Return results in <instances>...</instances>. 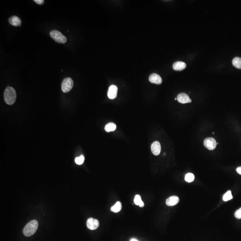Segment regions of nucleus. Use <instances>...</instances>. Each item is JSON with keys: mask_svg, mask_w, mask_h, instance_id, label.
<instances>
[{"mask_svg": "<svg viewBox=\"0 0 241 241\" xmlns=\"http://www.w3.org/2000/svg\"><path fill=\"white\" fill-rule=\"evenodd\" d=\"M122 209V204L120 201L116 202V204L111 208V211L114 213H118Z\"/></svg>", "mask_w": 241, "mask_h": 241, "instance_id": "obj_16", "label": "nucleus"}, {"mask_svg": "<svg viewBox=\"0 0 241 241\" xmlns=\"http://www.w3.org/2000/svg\"><path fill=\"white\" fill-rule=\"evenodd\" d=\"M194 179V175L191 173H188L185 175V180L187 182L191 183L193 181Z\"/></svg>", "mask_w": 241, "mask_h": 241, "instance_id": "obj_18", "label": "nucleus"}, {"mask_svg": "<svg viewBox=\"0 0 241 241\" xmlns=\"http://www.w3.org/2000/svg\"><path fill=\"white\" fill-rule=\"evenodd\" d=\"M232 64L233 66L238 69H241V58L235 57L233 60Z\"/></svg>", "mask_w": 241, "mask_h": 241, "instance_id": "obj_17", "label": "nucleus"}, {"mask_svg": "<svg viewBox=\"0 0 241 241\" xmlns=\"http://www.w3.org/2000/svg\"><path fill=\"white\" fill-rule=\"evenodd\" d=\"M50 37L57 43H65L67 41L65 36H64L61 32L56 30L51 31L50 33Z\"/></svg>", "mask_w": 241, "mask_h": 241, "instance_id": "obj_3", "label": "nucleus"}, {"mask_svg": "<svg viewBox=\"0 0 241 241\" xmlns=\"http://www.w3.org/2000/svg\"><path fill=\"white\" fill-rule=\"evenodd\" d=\"M160 144L158 141H155L153 142L151 146V151L152 153L155 156H157L160 155L161 152Z\"/></svg>", "mask_w": 241, "mask_h": 241, "instance_id": "obj_9", "label": "nucleus"}, {"mask_svg": "<svg viewBox=\"0 0 241 241\" xmlns=\"http://www.w3.org/2000/svg\"><path fill=\"white\" fill-rule=\"evenodd\" d=\"M204 145L209 150H213L216 147L217 142L214 138H208L205 139Z\"/></svg>", "mask_w": 241, "mask_h": 241, "instance_id": "obj_5", "label": "nucleus"}, {"mask_svg": "<svg viewBox=\"0 0 241 241\" xmlns=\"http://www.w3.org/2000/svg\"><path fill=\"white\" fill-rule=\"evenodd\" d=\"M84 160H85V158L84 156L82 155L80 156L76 157L75 159V162L76 164L78 165H81L84 163Z\"/></svg>", "mask_w": 241, "mask_h": 241, "instance_id": "obj_20", "label": "nucleus"}, {"mask_svg": "<svg viewBox=\"0 0 241 241\" xmlns=\"http://www.w3.org/2000/svg\"><path fill=\"white\" fill-rule=\"evenodd\" d=\"M235 216L236 218H237V219H241V208L236 211Z\"/></svg>", "mask_w": 241, "mask_h": 241, "instance_id": "obj_21", "label": "nucleus"}, {"mask_svg": "<svg viewBox=\"0 0 241 241\" xmlns=\"http://www.w3.org/2000/svg\"><path fill=\"white\" fill-rule=\"evenodd\" d=\"M149 81L153 84L160 85L162 83V79L160 75L156 73H153L150 75L149 78Z\"/></svg>", "mask_w": 241, "mask_h": 241, "instance_id": "obj_10", "label": "nucleus"}, {"mask_svg": "<svg viewBox=\"0 0 241 241\" xmlns=\"http://www.w3.org/2000/svg\"><path fill=\"white\" fill-rule=\"evenodd\" d=\"M34 1L39 5H42L44 2L43 0H34Z\"/></svg>", "mask_w": 241, "mask_h": 241, "instance_id": "obj_22", "label": "nucleus"}, {"mask_svg": "<svg viewBox=\"0 0 241 241\" xmlns=\"http://www.w3.org/2000/svg\"><path fill=\"white\" fill-rule=\"evenodd\" d=\"M38 222L36 220L29 221L26 225L23 230L24 235L27 237L31 236L34 235L38 227Z\"/></svg>", "mask_w": 241, "mask_h": 241, "instance_id": "obj_2", "label": "nucleus"}, {"mask_svg": "<svg viewBox=\"0 0 241 241\" xmlns=\"http://www.w3.org/2000/svg\"><path fill=\"white\" fill-rule=\"evenodd\" d=\"M9 23L14 27H19L21 26L22 21L21 19L18 17L16 16H13L9 18Z\"/></svg>", "mask_w": 241, "mask_h": 241, "instance_id": "obj_12", "label": "nucleus"}, {"mask_svg": "<svg viewBox=\"0 0 241 241\" xmlns=\"http://www.w3.org/2000/svg\"><path fill=\"white\" fill-rule=\"evenodd\" d=\"M74 83L71 78H65L63 80L61 85V89L63 92L66 93L69 92L73 88Z\"/></svg>", "mask_w": 241, "mask_h": 241, "instance_id": "obj_4", "label": "nucleus"}, {"mask_svg": "<svg viewBox=\"0 0 241 241\" xmlns=\"http://www.w3.org/2000/svg\"><path fill=\"white\" fill-rule=\"evenodd\" d=\"M16 92L14 88L11 87H8L4 92V97L7 104L12 105L13 104L16 100Z\"/></svg>", "mask_w": 241, "mask_h": 241, "instance_id": "obj_1", "label": "nucleus"}, {"mask_svg": "<svg viewBox=\"0 0 241 241\" xmlns=\"http://www.w3.org/2000/svg\"><path fill=\"white\" fill-rule=\"evenodd\" d=\"M177 100L179 102L182 104L188 103L192 102L189 96L184 93H180L177 96Z\"/></svg>", "mask_w": 241, "mask_h": 241, "instance_id": "obj_7", "label": "nucleus"}, {"mask_svg": "<svg viewBox=\"0 0 241 241\" xmlns=\"http://www.w3.org/2000/svg\"><path fill=\"white\" fill-rule=\"evenodd\" d=\"M177 100V98H175V100Z\"/></svg>", "mask_w": 241, "mask_h": 241, "instance_id": "obj_25", "label": "nucleus"}, {"mask_svg": "<svg viewBox=\"0 0 241 241\" xmlns=\"http://www.w3.org/2000/svg\"><path fill=\"white\" fill-rule=\"evenodd\" d=\"M99 222L96 219L89 218L87 221V226L90 230H96L99 227Z\"/></svg>", "mask_w": 241, "mask_h": 241, "instance_id": "obj_6", "label": "nucleus"}, {"mask_svg": "<svg viewBox=\"0 0 241 241\" xmlns=\"http://www.w3.org/2000/svg\"><path fill=\"white\" fill-rule=\"evenodd\" d=\"M186 64L185 63L181 61L175 62L173 64V69L176 71H182L186 68Z\"/></svg>", "mask_w": 241, "mask_h": 241, "instance_id": "obj_13", "label": "nucleus"}, {"mask_svg": "<svg viewBox=\"0 0 241 241\" xmlns=\"http://www.w3.org/2000/svg\"><path fill=\"white\" fill-rule=\"evenodd\" d=\"M179 202V198L176 195H173V196L169 197L168 199H167L166 201V203L167 206H172L177 204Z\"/></svg>", "mask_w": 241, "mask_h": 241, "instance_id": "obj_11", "label": "nucleus"}, {"mask_svg": "<svg viewBox=\"0 0 241 241\" xmlns=\"http://www.w3.org/2000/svg\"><path fill=\"white\" fill-rule=\"evenodd\" d=\"M134 203L136 205H139L140 207H143L144 206V204L142 200L140 195H136L135 196V199H134Z\"/></svg>", "mask_w": 241, "mask_h": 241, "instance_id": "obj_15", "label": "nucleus"}, {"mask_svg": "<svg viewBox=\"0 0 241 241\" xmlns=\"http://www.w3.org/2000/svg\"><path fill=\"white\" fill-rule=\"evenodd\" d=\"M233 197L231 191H227L223 195V200L225 201H227L228 200H230Z\"/></svg>", "mask_w": 241, "mask_h": 241, "instance_id": "obj_19", "label": "nucleus"}, {"mask_svg": "<svg viewBox=\"0 0 241 241\" xmlns=\"http://www.w3.org/2000/svg\"><path fill=\"white\" fill-rule=\"evenodd\" d=\"M118 87L115 85H111L109 88L108 97L110 99H114L117 97Z\"/></svg>", "mask_w": 241, "mask_h": 241, "instance_id": "obj_8", "label": "nucleus"}, {"mask_svg": "<svg viewBox=\"0 0 241 241\" xmlns=\"http://www.w3.org/2000/svg\"><path fill=\"white\" fill-rule=\"evenodd\" d=\"M236 171L238 174L241 175V167H239L236 169Z\"/></svg>", "mask_w": 241, "mask_h": 241, "instance_id": "obj_23", "label": "nucleus"}, {"mask_svg": "<svg viewBox=\"0 0 241 241\" xmlns=\"http://www.w3.org/2000/svg\"><path fill=\"white\" fill-rule=\"evenodd\" d=\"M130 241H139L138 240H137V239H135V238H133V239H131Z\"/></svg>", "mask_w": 241, "mask_h": 241, "instance_id": "obj_24", "label": "nucleus"}, {"mask_svg": "<svg viewBox=\"0 0 241 241\" xmlns=\"http://www.w3.org/2000/svg\"><path fill=\"white\" fill-rule=\"evenodd\" d=\"M117 128L116 124L114 123H108L106 125H105L104 127V130L105 131L107 132L113 131L116 130Z\"/></svg>", "mask_w": 241, "mask_h": 241, "instance_id": "obj_14", "label": "nucleus"}]
</instances>
